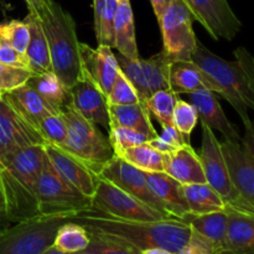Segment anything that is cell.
<instances>
[{
  "label": "cell",
  "mask_w": 254,
  "mask_h": 254,
  "mask_svg": "<svg viewBox=\"0 0 254 254\" xmlns=\"http://www.w3.org/2000/svg\"><path fill=\"white\" fill-rule=\"evenodd\" d=\"M0 34L19 54H26L30 40L29 24L25 20H10L0 24Z\"/></svg>",
  "instance_id": "74e56055"
},
{
  "label": "cell",
  "mask_w": 254,
  "mask_h": 254,
  "mask_svg": "<svg viewBox=\"0 0 254 254\" xmlns=\"http://www.w3.org/2000/svg\"><path fill=\"white\" fill-rule=\"evenodd\" d=\"M176 254H216V250L211 241L191 228L188 243Z\"/></svg>",
  "instance_id": "7bdbcfd3"
},
{
  "label": "cell",
  "mask_w": 254,
  "mask_h": 254,
  "mask_svg": "<svg viewBox=\"0 0 254 254\" xmlns=\"http://www.w3.org/2000/svg\"><path fill=\"white\" fill-rule=\"evenodd\" d=\"M192 12L184 0H173L159 20L163 51L173 62L190 61L197 45Z\"/></svg>",
  "instance_id": "9c48e42d"
},
{
  "label": "cell",
  "mask_w": 254,
  "mask_h": 254,
  "mask_svg": "<svg viewBox=\"0 0 254 254\" xmlns=\"http://www.w3.org/2000/svg\"><path fill=\"white\" fill-rule=\"evenodd\" d=\"M44 148L50 163L60 176L84 196L92 198L96 192L99 176L66 149L47 143Z\"/></svg>",
  "instance_id": "9a60e30c"
},
{
  "label": "cell",
  "mask_w": 254,
  "mask_h": 254,
  "mask_svg": "<svg viewBox=\"0 0 254 254\" xmlns=\"http://www.w3.org/2000/svg\"><path fill=\"white\" fill-rule=\"evenodd\" d=\"M81 57L84 71L107 96L121 71L118 60L112 51V47L106 45L91 47L81 42Z\"/></svg>",
  "instance_id": "ac0fdd59"
},
{
  "label": "cell",
  "mask_w": 254,
  "mask_h": 254,
  "mask_svg": "<svg viewBox=\"0 0 254 254\" xmlns=\"http://www.w3.org/2000/svg\"><path fill=\"white\" fill-rule=\"evenodd\" d=\"M171 1H173V0H150L154 14H155L158 21L161 19V16H163V14L165 12V10L168 9V6L170 5Z\"/></svg>",
  "instance_id": "7dc6e473"
},
{
  "label": "cell",
  "mask_w": 254,
  "mask_h": 254,
  "mask_svg": "<svg viewBox=\"0 0 254 254\" xmlns=\"http://www.w3.org/2000/svg\"><path fill=\"white\" fill-rule=\"evenodd\" d=\"M92 210L131 221L174 220L101 176L98 178L96 192L92 196Z\"/></svg>",
  "instance_id": "30bf717a"
},
{
  "label": "cell",
  "mask_w": 254,
  "mask_h": 254,
  "mask_svg": "<svg viewBox=\"0 0 254 254\" xmlns=\"http://www.w3.org/2000/svg\"><path fill=\"white\" fill-rule=\"evenodd\" d=\"M68 218L36 215L12 223L0 233V254H41L54 245L57 230Z\"/></svg>",
  "instance_id": "52a82bcc"
},
{
  "label": "cell",
  "mask_w": 254,
  "mask_h": 254,
  "mask_svg": "<svg viewBox=\"0 0 254 254\" xmlns=\"http://www.w3.org/2000/svg\"><path fill=\"white\" fill-rule=\"evenodd\" d=\"M169 86L176 94H189L192 92L208 89L220 94V87L215 79L206 73L197 64L190 61H175L169 72Z\"/></svg>",
  "instance_id": "44dd1931"
},
{
  "label": "cell",
  "mask_w": 254,
  "mask_h": 254,
  "mask_svg": "<svg viewBox=\"0 0 254 254\" xmlns=\"http://www.w3.org/2000/svg\"><path fill=\"white\" fill-rule=\"evenodd\" d=\"M118 2H122V1H126V0H117Z\"/></svg>",
  "instance_id": "11a10c76"
},
{
  "label": "cell",
  "mask_w": 254,
  "mask_h": 254,
  "mask_svg": "<svg viewBox=\"0 0 254 254\" xmlns=\"http://www.w3.org/2000/svg\"><path fill=\"white\" fill-rule=\"evenodd\" d=\"M183 186L189 210L192 215H205L225 210L226 205L222 197L207 183L188 184Z\"/></svg>",
  "instance_id": "f546056e"
},
{
  "label": "cell",
  "mask_w": 254,
  "mask_h": 254,
  "mask_svg": "<svg viewBox=\"0 0 254 254\" xmlns=\"http://www.w3.org/2000/svg\"><path fill=\"white\" fill-rule=\"evenodd\" d=\"M198 122V114L195 107L179 97L173 112V126L180 131L184 138L190 143V136Z\"/></svg>",
  "instance_id": "d590c367"
},
{
  "label": "cell",
  "mask_w": 254,
  "mask_h": 254,
  "mask_svg": "<svg viewBox=\"0 0 254 254\" xmlns=\"http://www.w3.org/2000/svg\"><path fill=\"white\" fill-rule=\"evenodd\" d=\"M149 143L163 154L171 153L184 144H190L173 124L161 127V134H159L155 139L149 140Z\"/></svg>",
  "instance_id": "60d3db41"
},
{
  "label": "cell",
  "mask_w": 254,
  "mask_h": 254,
  "mask_svg": "<svg viewBox=\"0 0 254 254\" xmlns=\"http://www.w3.org/2000/svg\"><path fill=\"white\" fill-rule=\"evenodd\" d=\"M91 235L79 223L73 221H66L57 230L54 240V246L64 252H83L89 245Z\"/></svg>",
  "instance_id": "d6a6232c"
},
{
  "label": "cell",
  "mask_w": 254,
  "mask_h": 254,
  "mask_svg": "<svg viewBox=\"0 0 254 254\" xmlns=\"http://www.w3.org/2000/svg\"><path fill=\"white\" fill-rule=\"evenodd\" d=\"M245 135L241 139V143L254 156V123L252 122L248 126H245Z\"/></svg>",
  "instance_id": "bcb514c9"
},
{
  "label": "cell",
  "mask_w": 254,
  "mask_h": 254,
  "mask_svg": "<svg viewBox=\"0 0 254 254\" xmlns=\"http://www.w3.org/2000/svg\"><path fill=\"white\" fill-rule=\"evenodd\" d=\"M178 98L179 94L174 93L170 88L161 89L146 99L144 104L160 127H165L173 124V112Z\"/></svg>",
  "instance_id": "e575fe53"
},
{
  "label": "cell",
  "mask_w": 254,
  "mask_h": 254,
  "mask_svg": "<svg viewBox=\"0 0 254 254\" xmlns=\"http://www.w3.org/2000/svg\"><path fill=\"white\" fill-rule=\"evenodd\" d=\"M107 101L112 106H126L140 102L135 88L122 71H119L118 76L114 79L111 91L107 94Z\"/></svg>",
  "instance_id": "f35d334b"
},
{
  "label": "cell",
  "mask_w": 254,
  "mask_h": 254,
  "mask_svg": "<svg viewBox=\"0 0 254 254\" xmlns=\"http://www.w3.org/2000/svg\"><path fill=\"white\" fill-rule=\"evenodd\" d=\"M189 98L190 103L195 107L198 114V121H201V123L210 127L213 131H220L225 140L241 141L242 136L226 117L215 92L201 89L189 93Z\"/></svg>",
  "instance_id": "d6986e66"
},
{
  "label": "cell",
  "mask_w": 254,
  "mask_h": 254,
  "mask_svg": "<svg viewBox=\"0 0 254 254\" xmlns=\"http://www.w3.org/2000/svg\"><path fill=\"white\" fill-rule=\"evenodd\" d=\"M235 61H226L197 40L192 61L210 74L220 87V94L233 107L243 124L252 123L248 109L254 111V59L245 49L235 51Z\"/></svg>",
  "instance_id": "7a4b0ae2"
},
{
  "label": "cell",
  "mask_w": 254,
  "mask_h": 254,
  "mask_svg": "<svg viewBox=\"0 0 254 254\" xmlns=\"http://www.w3.org/2000/svg\"><path fill=\"white\" fill-rule=\"evenodd\" d=\"M114 49L128 59H139L135 24L130 0L118 2L114 19Z\"/></svg>",
  "instance_id": "4316f807"
},
{
  "label": "cell",
  "mask_w": 254,
  "mask_h": 254,
  "mask_svg": "<svg viewBox=\"0 0 254 254\" xmlns=\"http://www.w3.org/2000/svg\"><path fill=\"white\" fill-rule=\"evenodd\" d=\"M46 153L44 145L21 149L0 161L5 211L12 223L39 215L37 180Z\"/></svg>",
  "instance_id": "3957f363"
},
{
  "label": "cell",
  "mask_w": 254,
  "mask_h": 254,
  "mask_svg": "<svg viewBox=\"0 0 254 254\" xmlns=\"http://www.w3.org/2000/svg\"><path fill=\"white\" fill-rule=\"evenodd\" d=\"M37 131L41 134L47 144L64 148L67 139V126L61 113H55L46 117L37 127Z\"/></svg>",
  "instance_id": "8d00e7d4"
},
{
  "label": "cell",
  "mask_w": 254,
  "mask_h": 254,
  "mask_svg": "<svg viewBox=\"0 0 254 254\" xmlns=\"http://www.w3.org/2000/svg\"><path fill=\"white\" fill-rule=\"evenodd\" d=\"M92 232L121 238L140 251L164 248L179 253L191 235L189 223L179 220L131 221L114 217L96 210H87L69 217Z\"/></svg>",
  "instance_id": "6da1fadb"
},
{
  "label": "cell",
  "mask_w": 254,
  "mask_h": 254,
  "mask_svg": "<svg viewBox=\"0 0 254 254\" xmlns=\"http://www.w3.org/2000/svg\"><path fill=\"white\" fill-rule=\"evenodd\" d=\"M206 31L215 40L232 41L242 29V22L227 0H184Z\"/></svg>",
  "instance_id": "4fadbf2b"
},
{
  "label": "cell",
  "mask_w": 254,
  "mask_h": 254,
  "mask_svg": "<svg viewBox=\"0 0 254 254\" xmlns=\"http://www.w3.org/2000/svg\"><path fill=\"white\" fill-rule=\"evenodd\" d=\"M117 7V0H93L94 34L98 45H106L113 49Z\"/></svg>",
  "instance_id": "4dcf8cb0"
},
{
  "label": "cell",
  "mask_w": 254,
  "mask_h": 254,
  "mask_svg": "<svg viewBox=\"0 0 254 254\" xmlns=\"http://www.w3.org/2000/svg\"><path fill=\"white\" fill-rule=\"evenodd\" d=\"M67 126V139L64 149L83 161L98 175L102 168L114 156L109 139L96 124L82 117L71 103L60 111Z\"/></svg>",
  "instance_id": "5b68a950"
},
{
  "label": "cell",
  "mask_w": 254,
  "mask_h": 254,
  "mask_svg": "<svg viewBox=\"0 0 254 254\" xmlns=\"http://www.w3.org/2000/svg\"><path fill=\"white\" fill-rule=\"evenodd\" d=\"M201 126H202V143L198 155L202 163L206 183L213 190L217 191L218 195L222 197L226 207L254 213V208L241 197L238 191L233 186L221 148V141L217 139L215 131L206 124L201 123Z\"/></svg>",
  "instance_id": "ba28073f"
},
{
  "label": "cell",
  "mask_w": 254,
  "mask_h": 254,
  "mask_svg": "<svg viewBox=\"0 0 254 254\" xmlns=\"http://www.w3.org/2000/svg\"><path fill=\"white\" fill-rule=\"evenodd\" d=\"M69 94L71 104L82 117L96 126L109 129L107 96L86 71L83 76L69 88Z\"/></svg>",
  "instance_id": "2e32d148"
},
{
  "label": "cell",
  "mask_w": 254,
  "mask_h": 254,
  "mask_svg": "<svg viewBox=\"0 0 254 254\" xmlns=\"http://www.w3.org/2000/svg\"><path fill=\"white\" fill-rule=\"evenodd\" d=\"M92 198L84 196L60 176L45 156L44 166L37 180V212L44 216L68 218L91 210Z\"/></svg>",
  "instance_id": "8992f818"
},
{
  "label": "cell",
  "mask_w": 254,
  "mask_h": 254,
  "mask_svg": "<svg viewBox=\"0 0 254 254\" xmlns=\"http://www.w3.org/2000/svg\"><path fill=\"white\" fill-rule=\"evenodd\" d=\"M32 74L30 69L0 64V88L5 92L11 91L26 83Z\"/></svg>",
  "instance_id": "b9f144b4"
},
{
  "label": "cell",
  "mask_w": 254,
  "mask_h": 254,
  "mask_svg": "<svg viewBox=\"0 0 254 254\" xmlns=\"http://www.w3.org/2000/svg\"><path fill=\"white\" fill-rule=\"evenodd\" d=\"M25 21L29 24L30 29V40L26 54H25L29 69L34 74L52 71L49 42H47L41 20L35 15L27 14Z\"/></svg>",
  "instance_id": "484cf974"
},
{
  "label": "cell",
  "mask_w": 254,
  "mask_h": 254,
  "mask_svg": "<svg viewBox=\"0 0 254 254\" xmlns=\"http://www.w3.org/2000/svg\"><path fill=\"white\" fill-rule=\"evenodd\" d=\"M231 180L241 197L254 208V156L241 141L221 143Z\"/></svg>",
  "instance_id": "e0dca14e"
},
{
  "label": "cell",
  "mask_w": 254,
  "mask_h": 254,
  "mask_svg": "<svg viewBox=\"0 0 254 254\" xmlns=\"http://www.w3.org/2000/svg\"><path fill=\"white\" fill-rule=\"evenodd\" d=\"M108 117L109 129L118 127L133 129L145 135L149 140L155 139L159 135L151 123L150 113L143 102L126 106L108 104Z\"/></svg>",
  "instance_id": "d4e9b609"
},
{
  "label": "cell",
  "mask_w": 254,
  "mask_h": 254,
  "mask_svg": "<svg viewBox=\"0 0 254 254\" xmlns=\"http://www.w3.org/2000/svg\"><path fill=\"white\" fill-rule=\"evenodd\" d=\"M4 93H5V91H4V89H1V88H0V98H2V96H4Z\"/></svg>",
  "instance_id": "db71d44e"
},
{
  "label": "cell",
  "mask_w": 254,
  "mask_h": 254,
  "mask_svg": "<svg viewBox=\"0 0 254 254\" xmlns=\"http://www.w3.org/2000/svg\"><path fill=\"white\" fill-rule=\"evenodd\" d=\"M164 173L183 185L206 183L200 155L190 144H184L171 153L165 154Z\"/></svg>",
  "instance_id": "603a6c76"
},
{
  "label": "cell",
  "mask_w": 254,
  "mask_h": 254,
  "mask_svg": "<svg viewBox=\"0 0 254 254\" xmlns=\"http://www.w3.org/2000/svg\"><path fill=\"white\" fill-rule=\"evenodd\" d=\"M1 170H2V166L0 164V189H1Z\"/></svg>",
  "instance_id": "f5cc1de1"
},
{
  "label": "cell",
  "mask_w": 254,
  "mask_h": 254,
  "mask_svg": "<svg viewBox=\"0 0 254 254\" xmlns=\"http://www.w3.org/2000/svg\"><path fill=\"white\" fill-rule=\"evenodd\" d=\"M117 156H121L127 163L145 173L164 171L165 154L156 150L154 146L150 145L149 141L126 149Z\"/></svg>",
  "instance_id": "1f68e13d"
},
{
  "label": "cell",
  "mask_w": 254,
  "mask_h": 254,
  "mask_svg": "<svg viewBox=\"0 0 254 254\" xmlns=\"http://www.w3.org/2000/svg\"><path fill=\"white\" fill-rule=\"evenodd\" d=\"M41 134L30 126L4 98H0V161L34 145H45Z\"/></svg>",
  "instance_id": "5bb4252c"
},
{
  "label": "cell",
  "mask_w": 254,
  "mask_h": 254,
  "mask_svg": "<svg viewBox=\"0 0 254 254\" xmlns=\"http://www.w3.org/2000/svg\"><path fill=\"white\" fill-rule=\"evenodd\" d=\"M98 176L111 181L112 184L118 186L119 189L124 190L126 192H128L129 195L143 201L144 203L151 206V207L166 215L168 217L173 218V216L169 213L165 203L149 188V184L145 178V173L136 169L135 166L130 165L129 163H127L121 156L114 155L102 168Z\"/></svg>",
  "instance_id": "7c38bea8"
},
{
  "label": "cell",
  "mask_w": 254,
  "mask_h": 254,
  "mask_svg": "<svg viewBox=\"0 0 254 254\" xmlns=\"http://www.w3.org/2000/svg\"><path fill=\"white\" fill-rule=\"evenodd\" d=\"M145 178L149 184V188L165 203L166 208H168L169 213L173 216V218L184 222V218L190 213V210H189L188 202H186L183 184L179 183L178 180L171 178L164 171L145 173Z\"/></svg>",
  "instance_id": "cb8c5ba5"
},
{
  "label": "cell",
  "mask_w": 254,
  "mask_h": 254,
  "mask_svg": "<svg viewBox=\"0 0 254 254\" xmlns=\"http://www.w3.org/2000/svg\"><path fill=\"white\" fill-rule=\"evenodd\" d=\"M141 254H175L164 248H149V250L141 251Z\"/></svg>",
  "instance_id": "f907efd6"
},
{
  "label": "cell",
  "mask_w": 254,
  "mask_h": 254,
  "mask_svg": "<svg viewBox=\"0 0 254 254\" xmlns=\"http://www.w3.org/2000/svg\"><path fill=\"white\" fill-rule=\"evenodd\" d=\"M2 98L35 129H37L39 124L46 117L60 113L44 97L40 96L34 88L27 86L26 83L11 91H6Z\"/></svg>",
  "instance_id": "ffe728a7"
},
{
  "label": "cell",
  "mask_w": 254,
  "mask_h": 254,
  "mask_svg": "<svg viewBox=\"0 0 254 254\" xmlns=\"http://www.w3.org/2000/svg\"><path fill=\"white\" fill-rule=\"evenodd\" d=\"M41 254H84V252H74V253H69V252H64V251L59 250V248L55 247L54 245L51 247L47 248L45 252H42Z\"/></svg>",
  "instance_id": "681fc988"
},
{
  "label": "cell",
  "mask_w": 254,
  "mask_h": 254,
  "mask_svg": "<svg viewBox=\"0 0 254 254\" xmlns=\"http://www.w3.org/2000/svg\"><path fill=\"white\" fill-rule=\"evenodd\" d=\"M0 207L5 210V198H4V193H2L1 189H0ZM5 212H6V211H5Z\"/></svg>",
  "instance_id": "816d5d0a"
},
{
  "label": "cell",
  "mask_w": 254,
  "mask_h": 254,
  "mask_svg": "<svg viewBox=\"0 0 254 254\" xmlns=\"http://www.w3.org/2000/svg\"><path fill=\"white\" fill-rule=\"evenodd\" d=\"M11 225H12V222L10 221L7 213L5 212L4 208L0 207V233H1L2 231L6 230L7 227H10Z\"/></svg>",
  "instance_id": "c3c4849f"
},
{
  "label": "cell",
  "mask_w": 254,
  "mask_h": 254,
  "mask_svg": "<svg viewBox=\"0 0 254 254\" xmlns=\"http://www.w3.org/2000/svg\"><path fill=\"white\" fill-rule=\"evenodd\" d=\"M88 232L91 241L88 247L83 251L84 254H141L140 250L121 238L92 231Z\"/></svg>",
  "instance_id": "836d02e7"
},
{
  "label": "cell",
  "mask_w": 254,
  "mask_h": 254,
  "mask_svg": "<svg viewBox=\"0 0 254 254\" xmlns=\"http://www.w3.org/2000/svg\"><path fill=\"white\" fill-rule=\"evenodd\" d=\"M27 86L34 88L40 96L44 97L52 107L61 111L62 107L71 103L69 89L61 82V79L52 71L32 74L26 82Z\"/></svg>",
  "instance_id": "f1b7e54d"
},
{
  "label": "cell",
  "mask_w": 254,
  "mask_h": 254,
  "mask_svg": "<svg viewBox=\"0 0 254 254\" xmlns=\"http://www.w3.org/2000/svg\"><path fill=\"white\" fill-rule=\"evenodd\" d=\"M119 68L129 79L138 93L139 101L145 102L155 92L169 89V72L173 64L161 50L150 59H128L123 55H117Z\"/></svg>",
  "instance_id": "8fae6325"
},
{
  "label": "cell",
  "mask_w": 254,
  "mask_h": 254,
  "mask_svg": "<svg viewBox=\"0 0 254 254\" xmlns=\"http://www.w3.org/2000/svg\"><path fill=\"white\" fill-rule=\"evenodd\" d=\"M184 222L189 223L192 230L202 235L203 237L211 241L216 250V254H223L225 248L226 231H227L228 215L227 211L221 210L215 212L205 213V215H192L189 213Z\"/></svg>",
  "instance_id": "83f0119b"
},
{
  "label": "cell",
  "mask_w": 254,
  "mask_h": 254,
  "mask_svg": "<svg viewBox=\"0 0 254 254\" xmlns=\"http://www.w3.org/2000/svg\"><path fill=\"white\" fill-rule=\"evenodd\" d=\"M25 2H26V6L29 9V14H32L41 19L49 11L54 0H25Z\"/></svg>",
  "instance_id": "f6af8a7d"
},
{
  "label": "cell",
  "mask_w": 254,
  "mask_h": 254,
  "mask_svg": "<svg viewBox=\"0 0 254 254\" xmlns=\"http://www.w3.org/2000/svg\"><path fill=\"white\" fill-rule=\"evenodd\" d=\"M40 20L49 42L52 72L69 89L84 73L76 22L56 1Z\"/></svg>",
  "instance_id": "277c9868"
},
{
  "label": "cell",
  "mask_w": 254,
  "mask_h": 254,
  "mask_svg": "<svg viewBox=\"0 0 254 254\" xmlns=\"http://www.w3.org/2000/svg\"><path fill=\"white\" fill-rule=\"evenodd\" d=\"M108 139L113 148L114 155H119L126 149L149 141V139L139 131L123 127L109 129Z\"/></svg>",
  "instance_id": "ab89813d"
},
{
  "label": "cell",
  "mask_w": 254,
  "mask_h": 254,
  "mask_svg": "<svg viewBox=\"0 0 254 254\" xmlns=\"http://www.w3.org/2000/svg\"><path fill=\"white\" fill-rule=\"evenodd\" d=\"M0 64L29 69L26 56L12 49L11 45L4 39L1 34H0Z\"/></svg>",
  "instance_id": "ee69618b"
},
{
  "label": "cell",
  "mask_w": 254,
  "mask_h": 254,
  "mask_svg": "<svg viewBox=\"0 0 254 254\" xmlns=\"http://www.w3.org/2000/svg\"><path fill=\"white\" fill-rule=\"evenodd\" d=\"M228 215L223 254H254V213L226 207Z\"/></svg>",
  "instance_id": "7402d4cb"
}]
</instances>
